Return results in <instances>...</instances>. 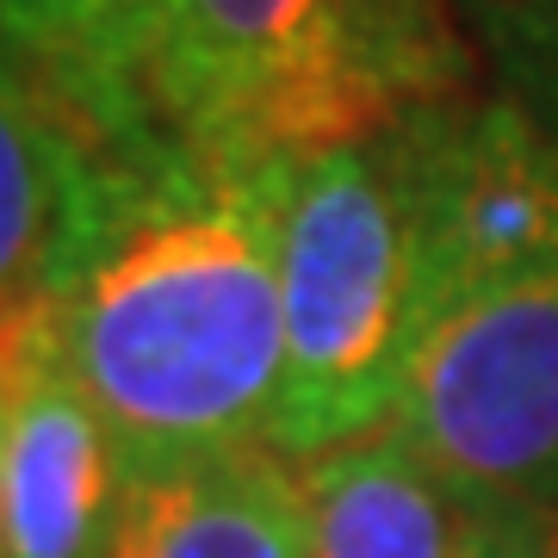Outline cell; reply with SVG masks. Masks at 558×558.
<instances>
[{"label": "cell", "mask_w": 558, "mask_h": 558, "mask_svg": "<svg viewBox=\"0 0 558 558\" xmlns=\"http://www.w3.org/2000/svg\"><path fill=\"white\" fill-rule=\"evenodd\" d=\"M279 223L286 161L174 124L119 149L44 304L124 478L267 447L286 373Z\"/></svg>", "instance_id": "6da1fadb"}, {"label": "cell", "mask_w": 558, "mask_h": 558, "mask_svg": "<svg viewBox=\"0 0 558 558\" xmlns=\"http://www.w3.org/2000/svg\"><path fill=\"white\" fill-rule=\"evenodd\" d=\"M435 119L440 106H428L373 137L286 161V373L267 435L279 459H323L379 435L398 410L422 336Z\"/></svg>", "instance_id": "7a4b0ae2"}, {"label": "cell", "mask_w": 558, "mask_h": 558, "mask_svg": "<svg viewBox=\"0 0 558 558\" xmlns=\"http://www.w3.org/2000/svg\"><path fill=\"white\" fill-rule=\"evenodd\" d=\"M465 81L453 0H161V124L211 149L292 161L459 100Z\"/></svg>", "instance_id": "3957f363"}, {"label": "cell", "mask_w": 558, "mask_h": 558, "mask_svg": "<svg viewBox=\"0 0 558 558\" xmlns=\"http://www.w3.org/2000/svg\"><path fill=\"white\" fill-rule=\"evenodd\" d=\"M385 428L472 515H558V248L428 304Z\"/></svg>", "instance_id": "277c9868"}, {"label": "cell", "mask_w": 558, "mask_h": 558, "mask_svg": "<svg viewBox=\"0 0 558 558\" xmlns=\"http://www.w3.org/2000/svg\"><path fill=\"white\" fill-rule=\"evenodd\" d=\"M0 558H106L124 502V459L62 354L44 299L0 311Z\"/></svg>", "instance_id": "5b68a950"}, {"label": "cell", "mask_w": 558, "mask_h": 558, "mask_svg": "<svg viewBox=\"0 0 558 558\" xmlns=\"http://www.w3.org/2000/svg\"><path fill=\"white\" fill-rule=\"evenodd\" d=\"M119 149L0 25V311L57 286Z\"/></svg>", "instance_id": "8992f818"}, {"label": "cell", "mask_w": 558, "mask_h": 558, "mask_svg": "<svg viewBox=\"0 0 558 558\" xmlns=\"http://www.w3.org/2000/svg\"><path fill=\"white\" fill-rule=\"evenodd\" d=\"M106 558H311L304 484L274 447L137 472Z\"/></svg>", "instance_id": "52a82bcc"}, {"label": "cell", "mask_w": 558, "mask_h": 558, "mask_svg": "<svg viewBox=\"0 0 558 558\" xmlns=\"http://www.w3.org/2000/svg\"><path fill=\"white\" fill-rule=\"evenodd\" d=\"M311 558H472V509L391 428L304 459Z\"/></svg>", "instance_id": "ba28073f"}, {"label": "cell", "mask_w": 558, "mask_h": 558, "mask_svg": "<svg viewBox=\"0 0 558 558\" xmlns=\"http://www.w3.org/2000/svg\"><path fill=\"white\" fill-rule=\"evenodd\" d=\"M0 25L69 87V100L112 143L161 131V0H0Z\"/></svg>", "instance_id": "9c48e42d"}, {"label": "cell", "mask_w": 558, "mask_h": 558, "mask_svg": "<svg viewBox=\"0 0 558 558\" xmlns=\"http://www.w3.org/2000/svg\"><path fill=\"white\" fill-rule=\"evenodd\" d=\"M472 20L497 62V94L558 143V0H478Z\"/></svg>", "instance_id": "30bf717a"}, {"label": "cell", "mask_w": 558, "mask_h": 558, "mask_svg": "<svg viewBox=\"0 0 558 558\" xmlns=\"http://www.w3.org/2000/svg\"><path fill=\"white\" fill-rule=\"evenodd\" d=\"M472 558H558V515H472Z\"/></svg>", "instance_id": "8fae6325"}, {"label": "cell", "mask_w": 558, "mask_h": 558, "mask_svg": "<svg viewBox=\"0 0 558 558\" xmlns=\"http://www.w3.org/2000/svg\"><path fill=\"white\" fill-rule=\"evenodd\" d=\"M0 472H7V398H0Z\"/></svg>", "instance_id": "7c38bea8"}]
</instances>
